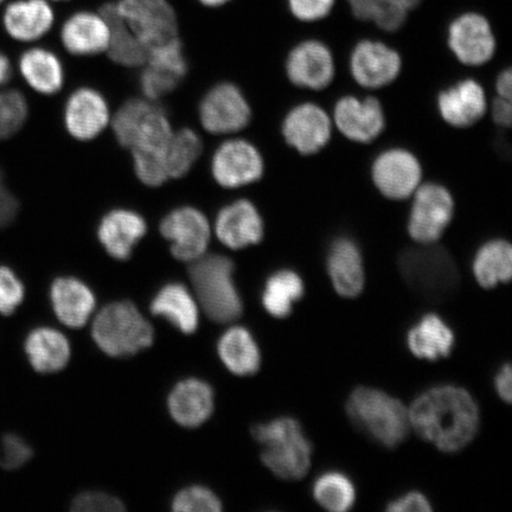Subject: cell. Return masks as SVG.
<instances>
[{
	"instance_id": "obj_1",
	"label": "cell",
	"mask_w": 512,
	"mask_h": 512,
	"mask_svg": "<svg viewBox=\"0 0 512 512\" xmlns=\"http://www.w3.org/2000/svg\"><path fill=\"white\" fill-rule=\"evenodd\" d=\"M412 430L444 453L469 446L480 426L477 401L456 384H437L424 390L408 408Z\"/></svg>"
},
{
	"instance_id": "obj_2",
	"label": "cell",
	"mask_w": 512,
	"mask_h": 512,
	"mask_svg": "<svg viewBox=\"0 0 512 512\" xmlns=\"http://www.w3.org/2000/svg\"><path fill=\"white\" fill-rule=\"evenodd\" d=\"M253 437L262 446V463L280 479H303L310 471L313 446L300 421L279 416L253 427Z\"/></svg>"
},
{
	"instance_id": "obj_3",
	"label": "cell",
	"mask_w": 512,
	"mask_h": 512,
	"mask_svg": "<svg viewBox=\"0 0 512 512\" xmlns=\"http://www.w3.org/2000/svg\"><path fill=\"white\" fill-rule=\"evenodd\" d=\"M348 418L376 444L395 448L411 432L408 408L394 396L373 387H357L345 405Z\"/></svg>"
},
{
	"instance_id": "obj_4",
	"label": "cell",
	"mask_w": 512,
	"mask_h": 512,
	"mask_svg": "<svg viewBox=\"0 0 512 512\" xmlns=\"http://www.w3.org/2000/svg\"><path fill=\"white\" fill-rule=\"evenodd\" d=\"M234 264L227 256L204 254L191 262L190 279L206 315L217 323H230L241 316L243 305L234 283Z\"/></svg>"
},
{
	"instance_id": "obj_5",
	"label": "cell",
	"mask_w": 512,
	"mask_h": 512,
	"mask_svg": "<svg viewBox=\"0 0 512 512\" xmlns=\"http://www.w3.org/2000/svg\"><path fill=\"white\" fill-rule=\"evenodd\" d=\"M399 270L407 285L426 299L444 300L459 286L456 261L437 243L405 249L399 256Z\"/></svg>"
},
{
	"instance_id": "obj_6",
	"label": "cell",
	"mask_w": 512,
	"mask_h": 512,
	"mask_svg": "<svg viewBox=\"0 0 512 512\" xmlns=\"http://www.w3.org/2000/svg\"><path fill=\"white\" fill-rule=\"evenodd\" d=\"M92 335L98 347L112 357H127L149 348L153 329L130 302L107 305L96 316Z\"/></svg>"
},
{
	"instance_id": "obj_7",
	"label": "cell",
	"mask_w": 512,
	"mask_h": 512,
	"mask_svg": "<svg viewBox=\"0 0 512 512\" xmlns=\"http://www.w3.org/2000/svg\"><path fill=\"white\" fill-rule=\"evenodd\" d=\"M115 139L132 150H165L174 133L168 114L146 98L125 102L111 120Z\"/></svg>"
},
{
	"instance_id": "obj_8",
	"label": "cell",
	"mask_w": 512,
	"mask_h": 512,
	"mask_svg": "<svg viewBox=\"0 0 512 512\" xmlns=\"http://www.w3.org/2000/svg\"><path fill=\"white\" fill-rule=\"evenodd\" d=\"M407 233L416 245H434L443 238L456 213L450 189L435 182L422 183L414 192Z\"/></svg>"
},
{
	"instance_id": "obj_9",
	"label": "cell",
	"mask_w": 512,
	"mask_h": 512,
	"mask_svg": "<svg viewBox=\"0 0 512 512\" xmlns=\"http://www.w3.org/2000/svg\"><path fill=\"white\" fill-rule=\"evenodd\" d=\"M252 108L239 86L220 82L203 96L198 108L201 125L214 136H232L251 124Z\"/></svg>"
},
{
	"instance_id": "obj_10",
	"label": "cell",
	"mask_w": 512,
	"mask_h": 512,
	"mask_svg": "<svg viewBox=\"0 0 512 512\" xmlns=\"http://www.w3.org/2000/svg\"><path fill=\"white\" fill-rule=\"evenodd\" d=\"M371 181L383 197L390 201L411 198L422 184L424 169L418 156L405 147H389L373 160Z\"/></svg>"
},
{
	"instance_id": "obj_11",
	"label": "cell",
	"mask_w": 512,
	"mask_h": 512,
	"mask_svg": "<svg viewBox=\"0 0 512 512\" xmlns=\"http://www.w3.org/2000/svg\"><path fill=\"white\" fill-rule=\"evenodd\" d=\"M211 175L220 187L235 190L259 182L265 175V159L252 142L230 138L214 151Z\"/></svg>"
},
{
	"instance_id": "obj_12",
	"label": "cell",
	"mask_w": 512,
	"mask_h": 512,
	"mask_svg": "<svg viewBox=\"0 0 512 512\" xmlns=\"http://www.w3.org/2000/svg\"><path fill=\"white\" fill-rule=\"evenodd\" d=\"M139 86L144 98L158 101L174 92L187 76L188 62L178 36L147 49Z\"/></svg>"
},
{
	"instance_id": "obj_13",
	"label": "cell",
	"mask_w": 512,
	"mask_h": 512,
	"mask_svg": "<svg viewBox=\"0 0 512 512\" xmlns=\"http://www.w3.org/2000/svg\"><path fill=\"white\" fill-rule=\"evenodd\" d=\"M159 230L176 259L194 262L207 253L213 228L200 209L182 206L164 216Z\"/></svg>"
},
{
	"instance_id": "obj_14",
	"label": "cell",
	"mask_w": 512,
	"mask_h": 512,
	"mask_svg": "<svg viewBox=\"0 0 512 512\" xmlns=\"http://www.w3.org/2000/svg\"><path fill=\"white\" fill-rule=\"evenodd\" d=\"M332 131V118L315 102L293 106L281 124V134L286 144L304 157L323 151L330 143Z\"/></svg>"
},
{
	"instance_id": "obj_15",
	"label": "cell",
	"mask_w": 512,
	"mask_h": 512,
	"mask_svg": "<svg viewBox=\"0 0 512 512\" xmlns=\"http://www.w3.org/2000/svg\"><path fill=\"white\" fill-rule=\"evenodd\" d=\"M447 46L464 66L482 67L494 59L497 42L488 18L466 12L448 25Z\"/></svg>"
},
{
	"instance_id": "obj_16",
	"label": "cell",
	"mask_w": 512,
	"mask_h": 512,
	"mask_svg": "<svg viewBox=\"0 0 512 512\" xmlns=\"http://www.w3.org/2000/svg\"><path fill=\"white\" fill-rule=\"evenodd\" d=\"M115 6L147 49L177 37L176 12L166 0H119Z\"/></svg>"
},
{
	"instance_id": "obj_17",
	"label": "cell",
	"mask_w": 512,
	"mask_h": 512,
	"mask_svg": "<svg viewBox=\"0 0 512 512\" xmlns=\"http://www.w3.org/2000/svg\"><path fill=\"white\" fill-rule=\"evenodd\" d=\"M403 62L398 50L388 44L362 40L352 49L349 70L358 86L370 89H382L399 79Z\"/></svg>"
},
{
	"instance_id": "obj_18",
	"label": "cell",
	"mask_w": 512,
	"mask_h": 512,
	"mask_svg": "<svg viewBox=\"0 0 512 512\" xmlns=\"http://www.w3.org/2000/svg\"><path fill=\"white\" fill-rule=\"evenodd\" d=\"M331 118L338 132L356 144L375 142L387 125L386 112L374 96H342L337 100Z\"/></svg>"
},
{
	"instance_id": "obj_19",
	"label": "cell",
	"mask_w": 512,
	"mask_h": 512,
	"mask_svg": "<svg viewBox=\"0 0 512 512\" xmlns=\"http://www.w3.org/2000/svg\"><path fill=\"white\" fill-rule=\"evenodd\" d=\"M285 72L293 86L313 92L324 91L335 80V57L324 42L305 40L288 53Z\"/></svg>"
},
{
	"instance_id": "obj_20",
	"label": "cell",
	"mask_w": 512,
	"mask_h": 512,
	"mask_svg": "<svg viewBox=\"0 0 512 512\" xmlns=\"http://www.w3.org/2000/svg\"><path fill=\"white\" fill-rule=\"evenodd\" d=\"M110 105L104 95L92 87H80L64 105L63 123L70 137L92 142L111 125Z\"/></svg>"
},
{
	"instance_id": "obj_21",
	"label": "cell",
	"mask_w": 512,
	"mask_h": 512,
	"mask_svg": "<svg viewBox=\"0 0 512 512\" xmlns=\"http://www.w3.org/2000/svg\"><path fill=\"white\" fill-rule=\"evenodd\" d=\"M213 229L222 245L233 251L259 245L265 238L264 217L247 198L224 206L216 215Z\"/></svg>"
},
{
	"instance_id": "obj_22",
	"label": "cell",
	"mask_w": 512,
	"mask_h": 512,
	"mask_svg": "<svg viewBox=\"0 0 512 512\" xmlns=\"http://www.w3.org/2000/svg\"><path fill=\"white\" fill-rule=\"evenodd\" d=\"M326 271L338 296H361L366 286V267L361 247L354 238L339 235L331 241L326 252Z\"/></svg>"
},
{
	"instance_id": "obj_23",
	"label": "cell",
	"mask_w": 512,
	"mask_h": 512,
	"mask_svg": "<svg viewBox=\"0 0 512 512\" xmlns=\"http://www.w3.org/2000/svg\"><path fill=\"white\" fill-rule=\"evenodd\" d=\"M437 110L444 123L465 130L478 124L488 113V96L478 81L465 79L439 92Z\"/></svg>"
},
{
	"instance_id": "obj_24",
	"label": "cell",
	"mask_w": 512,
	"mask_h": 512,
	"mask_svg": "<svg viewBox=\"0 0 512 512\" xmlns=\"http://www.w3.org/2000/svg\"><path fill=\"white\" fill-rule=\"evenodd\" d=\"M147 223L137 211L117 208L102 216L98 239L108 255L115 260L131 258L133 249L144 239Z\"/></svg>"
},
{
	"instance_id": "obj_25",
	"label": "cell",
	"mask_w": 512,
	"mask_h": 512,
	"mask_svg": "<svg viewBox=\"0 0 512 512\" xmlns=\"http://www.w3.org/2000/svg\"><path fill=\"white\" fill-rule=\"evenodd\" d=\"M406 345L419 360L437 362L452 354L456 335L437 313H425L406 332Z\"/></svg>"
},
{
	"instance_id": "obj_26",
	"label": "cell",
	"mask_w": 512,
	"mask_h": 512,
	"mask_svg": "<svg viewBox=\"0 0 512 512\" xmlns=\"http://www.w3.org/2000/svg\"><path fill=\"white\" fill-rule=\"evenodd\" d=\"M61 41L64 49L74 56L99 55L107 51L110 27L100 12H76L63 23Z\"/></svg>"
},
{
	"instance_id": "obj_27",
	"label": "cell",
	"mask_w": 512,
	"mask_h": 512,
	"mask_svg": "<svg viewBox=\"0 0 512 512\" xmlns=\"http://www.w3.org/2000/svg\"><path fill=\"white\" fill-rule=\"evenodd\" d=\"M6 32L19 42L41 40L53 28L55 15L47 0H17L6 8Z\"/></svg>"
},
{
	"instance_id": "obj_28",
	"label": "cell",
	"mask_w": 512,
	"mask_h": 512,
	"mask_svg": "<svg viewBox=\"0 0 512 512\" xmlns=\"http://www.w3.org/2000/svg\"><path fill=\"white\" fill-rule=\"evenodd\" d=\"M169 411L177 424L195 428L214 411V392L207 382L188 379L179 382L169 396Z\"/></svg>"
},
{
	"instance_id": "obj_29",
	"label": "cell",
	"mask_w": 512,
	"mask_h": 512,
	"mask_svg": "<svg viewBox=\"0 0 512 512\" xmlns=\"http://www.w3.org/2000/svg\"><path fill=\"white\" fill-rule=\"evenodd\" d=\"M50 296L56 317L69 328H81L95 309L91 288L76 278L56 279L51 286Z\"/></svg>"
},
{
	"instance_id": "obj_30",
	"label": "cell",
	"mask_w": 512,
	"mask_h": 512,
	"mask_svg": "<svg viewBox=\"0 0 512 512\" xmlns=\"http://www.w3.org/2000/svg\"><path fill=\"white\" fill-rule=\"evenodd\" d=\"M471 267L473 277L484 290L508 284L512 277L510 242L501 238L485 241L473 256Z\"/></svg>"
},
{
	"instance_id": "obj_31",
	"label": "cell",
	"mask_w": 512,
	"mask_h": 512,
	"mask_svg": "<svg viewBox=\"0 0 512 512\" xmlns=\"http://www.w3.org/2000/svg\"><path fill=\"white\" fill-rule=\"evenodd\" d=\"M19 70L25 82L42 95H55L61 91L66 73L61 60L48 49L32 48L21 56Z\"/></svg>"
},
{
	"instance_id": "obj_32",
	"label": "cell",
	"mask_w": 512,
	"mask_h": 512,
	"mask_svg": "<svg viewBox=\"0 0 512 512\" xmlns=\"http://www.w3.org/2000/svg\"><path fill=\"white\" fill-rule=\"evenodd\" d=\"M100 14L110 27V43H108L106 51L110 59L121 67H143L147 57V48L120 16L115 3H107L102 6Z\"/></svg>"
},
{
	"instance_id": "obj_33",
	"label": "cell",
	"mask_w": 512,
	"mask_h": 512,
	"mask_svg": "<svg viewBox=\"0 0 512 512\" xmlns=\"http://www.w3.org/2000/svg\"><path fill=\"white\" fill-rule=\"evenodd\" d=\"M305 296V281L296 270L281 268L267 278L261 303L268 315L285 319Z\"/></svg>"
},
{
	"instance_id": "obj_34",
	"label": "cell",
	"mask_w": 512,
	"mask_h": 512,
	"mask_svg": "<svg viewBox=\"0 0 512 512\" xmlns=\"http://www.w3.org/2000/svg\"><path fill=\"white\" fill-rule=\"evenodd\" d=\"M25 351L32 368L38 373H57L67 366L70 344L60 331L40 328L30 332L25 341Z\"/></svg>"
},
{
	"instance_id": "obj_35",
	"label": "cell",
	"mask_w": 512,
	"mask_h": 512,
	"mask_svg": "<svg viewBox=\"0 0 512 512\" xmlns=\"http://www.w3.org/2000/svg\"><path fill=\"white\" fill-rule=\"evenodd\" d=\"M153 315L162 316L183 334H194L198 328V306L188 288L169 284L157 293L151 303Z\"/></svg>"
},
{
	"instance_id": "obj_36",
	"label": "cell",
	"mask_w": 512,
	"mask_h": 512,
	"mask_svg": "<svg viewBox=\"0 0 512 512\" xmlns=\"http://www.w3.org/2000/svg\"><path fill=\"white\" fill-rule=\"evenodd\" d=\"M219 355L224 366L238 376H252L258 373L261 354L258 343L251 331L234 326L220 338Z\"/></svg>"
},
{
	"instance_id": "obj_37",
	"label": "cell",
	"mask_w": 512,
	"mask_h": 512,
	"mask_svg": "<svg viewBox=\"0 0 512 512\" xmlns=\"http://www.w3.org/2000/svg\"><path fill=\"white\" fill-rule=\"evenodd\" d=\"M313 499L325 510L347 512L357 499L355 483L347 473L328 470L320 473L312 485Z\"/></svg>"
},
{
	"instance_id": "obj_38",
	"label": "cell",
	"mask_w": 512,
	"mask_h": 512,
	"mask_svg": "<svg viewBox=\"0 0 512 512\" xmlns=\"http://www.w3.org/2000/svg\"><path fill=\"white\" fill-rule=\"evenodd\" d=\"M203 150L202 139L191 128L174 131L165 150L166 169L170 179L188 175Z\"/></svg>"
},
{
	"instance_id": "obj_39",
	"label": "cell",
	"mask_w": 512,
	"mask_h": 512,
	"mask_svg": "<svg viewBox=\"0 0 512 512\" xmlns=\"http://www.w3.org/2000/svg\"><path fill=\"white\" fill-rule=\"evenodd\" d=\"M352 15L371 22L383 31H399L407 19V11L398 0H348Z\"/></svg>"
},
{
	"instance_id": "obj_40",
	"label": "cell",
	"mask_w": 512,
	"mask_h": 512,
	"mask_svg": "<svg viewBox=\"0 0 512 512\" xmlns=\"http://www.w3.org/2000/svg\"><path fill=\"white\" fill-rule=\"evenodd\" d=\"M28 115V102L22 93L15 89L0 92V140L8 139L21 130Z\"/></svg>"
},
{
	"instance_id": "obj_41",
	"label": "cell",
	"mask_w": 512,
	"mask_h": 512,
	"mask_svg": "<svg viewBox=\"0 0 512 512\" xmlns=\"http://www.w3.org/2000/svg\"><path fill=\"white\" fill-rule=\"evenodd\" d=\"M165 150L131 151L134 172L146 187L157 188L169 181Z\"/></svg>"
},
{
	"instance_id": "obj_42",
	"label": "cell",
	"mask_w": 512,
	"mask_h": 512,
	"mask_svg": "<svg viewBox=\"0 0 512 512\" xmlns=\"http://www.w3.org/2000/svg\"><path fill=\"white\" fill-rule=\"evenodd\" d=\"M172 509L178 512H219L222 510V503L209 489L191 486L179 492Z\"/></svg>"
},
{
	"instance_id": "obj_43",
	"label": "cell",
	"mask_w": 512,
	"mask_h": 512,
	"mask_svg": "<svg viewBox=\"0 0 512 512\" xmlns=\"http://www.w3.org/2000/svg\"><path fill=\"white\" fill-rule=\"evenodd\" d=\"M24 299V286L9 267L0 266V315L10 316Z\"/></svg>"
},
{
	"instance_id": "obj_44",
	"label": "cell",
	"mask_w": 512,
	"mask_h": 512,
	"mask_svg": "<svg viewBox=\"0 0 512 512\" xmlns=\"http://www.w3.org/2000/svg\"><path fill=\"white\" fill-rule=\"evenodd\" d=\"M32 457L31 447L16 434L4 435L0 441V466L5 470H17Z\"/></svg>"
},
{
	"instance_id": "obj_45",
	"label": "cell",
	"mask_w": 512,
	"mask_h": 512,
	"mask_svg": "<svg viewBox=\"0 0 512 512\" xmlns=\"http://www.w3.org/2000/svg\"><path fill=\"white\" fill-rule=\"evenodd\" d=\"M72 510L76 512H120L124 504L117 497L105 492H83L74 499Z\"/></svg>"
},
{
	"instance_id": "obj_46",
	"label": "cell",
	"mask_w": 512,
	"mask_h": 512,
	"mask_svg": "<svg viewBox=\"0 0 512 512\" xmlns=\"http://www.w3.org/2000/svg\"><path fill=\"white\" fill-rule=\"evenodd\" d=\"M336 0H287L291 14L305 23L322 21L334 9Z\"/></svg>"
},
{
	"instance_id": "obj_47",
	"label": "cell",
	"mask_w": 512,
	"mask_h": 512,
	"mask_svg": "<svg viewBox=\"0 0 512 512\" xmlns=\"http://www.w3.org/2000/svg\"><path fill=\"white\" fill-rule=\"evenodd\" d=\"M386 510L388 512H430L433 507L425 494L412 490L389 501Z\"/></svg>"
},
{
	"instance_id": "obj_48",
	"label": "cell",
	"mask_w": 512,
	"mask_h": 512,
	"mask_svg": "<svg viewBox=\"0 0 512 512\" xmlns=\"http://www.w3.org/2000/svg\"><path fill=\"white\" fill-rule=\"evenodd\" d=\"M17 211L16 197L6 188L2 172H0V228L8 226L15 219Z\"/></svg>"
},
{
	"instance_id": "obj_49",
	"label": "cell",
	"mask_w": 512,
	"mask_h": 512,
	"mask_svg": "<svg viewBox=\"0 0 512 512\" xmlns=\"http://www.w3.org/2000/svg\"><path fill=\"white\" fill-rule=\"evenodd\" d=\"M494 387L499 399L504 402L512 401V370L509 363L502 364L494 377Z\"/></svg>"
},
{
	"instance_id": "obj_50",
	"label": "cell",
	"mask_w": 512,
	"mask_h": 512,
	"mask_svg": "<svg viewBox=\"0 0 512 512\" xmlns=\"http://www.w3.org/2000/svg\"><path fill=\"white\" fill-rule=\"evenodd\" d=\"M492 120L501 128H509L512 119L511 100L504 98H497L491 105Z\"/></svg>"
},
{
	"instance_id": "obj_51",
	"label": "cell",
	"mask_w": 512,
	"mask_h": 512,
	"mask_svg": "<svg viewBox=\"0 0 512 512\" xmlns=\"http://www.w3.org/2000/svg\"><path fill=\"white\" fill-rule=\"evenodd\" d=\"M496 93L499 98L511 100L512 95V73L511 69H505L499 73L496 79Z\"/></svg>"
},
{
	"instance_id": "obj_52",
	"label": "cell",
	"mask_w": 512,
	"mask_h": 512,
	"mask_svg": "<svg viewBox=\"0 0 512 512\" xmlns=\"http://www.w3.org/2000/svg\"><path fill=\"white\" fill-rule=\"evenodd\" d=\"M11 78V63L5 55L0 53V87Z\"/></svg>"
},
{
	"instance_id": "obj_53",
	"label": "cell",
	"mask_w": 512,
	"mask_h": 512,
	"mask_svg": "<svg viewBox=\"0 0 512 512\" xmlns=\"http://www.w3.org/2000/svg\"><path fill=\"white\" fill-rule=\"evenodd\" d=\"M398 2L402 5V8L408 12L418 8L422 0H398Z\"/></svg>"
},
{
	"instance_id": "obj_54",
	"label": "cell",
	"mask_w": 512,
	"mask_h": 512,
	"mask_svg": "<svg viewBox=\"0 0 512 512\" xmlns=\"http://www.w3.org/2000/svg\"><path fill=\"white\" fill-rule=\"evenodd\" d=\"M198 2L208 6V8H219V6L229 3L230 0H198Z\"/></svg>"
},
{
	"instance_id": "obj_55",
	"label": "cell",
	"mask_w": 512,
	"mask_h": 512,
	"mask_svg": "<svg viewBox=\"0 0 512 512\" xmlns=\"http://www.w3.org/2000/svg\"><path fill=\"white\" fill-rule=\"evenodd\" d=\"M56 2H67V0H56Z\"/></svg>"
},
{
	"instance_id": "obj_56",
	"label": "cell",
	"mask_w": 512,
	"mask_h": 512,
	"mask_svg": "<svg viewBox=\"0 0 512 512\" xmlns=\"http://www.w3.org/2000/svg\"><path fill=\"white\" fill-rule=\"evenodd\" d=\"M2 2H3V0H0V3H2Z\"/></svg>"
}]
</instances>
